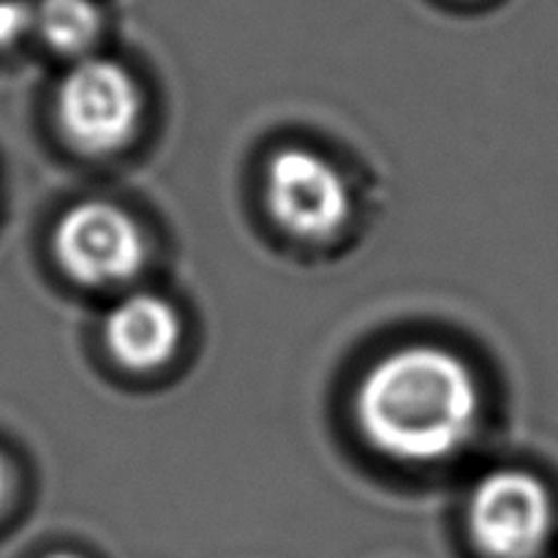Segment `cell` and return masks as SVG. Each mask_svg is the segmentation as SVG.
Here are the masks:
<instances>
[{
  "instance_id": "1",
  "label": "cell",
  "mask_w": 558,
  "mask_h": 558,
  "mask_svg": "<svg viewBox=\"0 0 558 558\" xmlns=\"http://www.w3.org/2000/svg\"><path fill=\"white\" fill-rule=\"evenodd\" d=\"M480 390L463 360L439 347L381 357L357 390V420L371 445L407 463L452 456L472 439Z\"/></svg>"
},
{
  "instance_id": "2",
  "label": "cell",
  "mask_w": 558,
  "mask_h": 558,
  "mask_svg": "<svg viewBox=\"0 0 558 558\" xmlns=\"http://www.w3.org/2000/svg\"><path fill=\"white\" fill-rule=\"evenodd\" d=\"M554 532V501L537 477L494 472L469 501V534L485 558H539Z\"/></svg>"
},
{
  "instance_id": "3",
  "label": "cell",
  "mask_w": 558,
  "mask_h": 558,
  "mask_svg": "<svg viewBox=\"0 0 558 558\" xmlns=\"http://www.w3.org/2000/svg\"><path fill=\"white\" fill-rule=\"evenodd\" d=\"M58 118L76 150L87 156H107L123 147L136 129V82L114 60H82L60 85Z\"/></svg>"
},
{
  "instance_id": "4",
  "label": "cell",
  "mask_w": 558,
  "mask_h": 558,
  "mask_svg": "<svg viewBox=\"0 0 558 558\" xmlns=\"http://www.w3.org/2000/svg\"><path fill=\"white\" fill-rule=\"evenodd\" d=\"M54 254L60 267L82 287H114L140 272L145 240L120 207L82 202L60 218Z\"/></svg>"
},
{
  "instance_id": "5",
  "label": "cell",
  "mask_w": 558,
  "mask_h": 558,
  "mask_svg": "<svg viewBox=\"0 0 558 558\" xmlns=\"http://www.w3.org/2000/svg\"><path fill=\"white\" fill-rule=\"evenodd\" d=\"M267 205L287 232L325 240L347 221L349 191L325 158L289 147L267 167Z\"/></svg>"
},
{
  "instance_id": "6",
  "label": "cell",
  "mask_w": 558,
  "mask_h": 558,
  "mask_svg": "<svg viewBox=\"0 0 558 558\" xmlns=\"http://www.w3.org/2000/svg\"><path fill=\"white\" fill-rule=\"evenodd\" d=\"M180 341L178 311L156 294L125 298L107 316L112 357L131 371H153L167 363Z\"/></svg>"
},
{
  "instance_id": "7",
  "label": "cell",
  "mask_w": 558,
  "mask_h": 558,
  "mask_svg": "<svg viewBox=\"0 0 558 558\" xmlns=\"http://www.w3.org/2000/svg\"><path fill=\"white\" fill-rule=\"evenodd\" d=\"M33 27L60 54H80L101 31V11L93 0H38Z\"/></svg>"
},
{
  "instance_id": "8",
  "label": "cell",
  "mask_w": 558,
  "mask_h": 558,
  "mask_svg": "<svg viewBox=\"0 0 558 558\" xmlns=\"http://www.w3.org/2000/svg\"><path fill=\"white\" fill-rule=\"evenodd\" d=\"M33 27V5L22 0H0V49L20 41Z\"/></svg>"
},
{
  "instance_id": "9",
  "label": "cell",
  "mask_w": 558,
  "mask_h": 558,
  "mask_svg": "<svg viewBox=\"0 0 558 558\" xmlns=\"http://www.w3.org/2000/svg\"><path fill=\"white\" fill-rule=\"evenodd\" d=\"M5 494H9V469H5L3 458H0V505H3Z\"/></svg>"
},
{
  "instance_id": "10",
  "label": "cell",
  "mask_w": 558,
  "mask_h": 558,
  "mask_svg": "<svg viewBox=\"0 0 558 558\" xmlns=\"http://www.w3.org/2000/svg\"><path fill=\"white\" fill-rule=\"evenodd\" d=\"M47 558H80V556H74V554H52V556H47Z\"/></svg>"
}]
</instances>
